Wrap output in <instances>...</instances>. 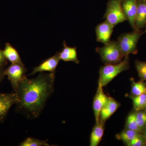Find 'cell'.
<instances>
[{"instance_id": "obj_27", "label": "cell", "mask_w": 146, "mask_h": 146, "mask_svg": "<svg viewBox=\"0 0 146 146\" xmlns=\"http://www.w3.org/2000/svg\"><path fill=\"white\" fill-rule=\"evenodd\" d=\"M141 133H142V135H143V136H144V138H145V139L146 142V128L145 129L142 131V132H141Z\"/></svg>"}, {"instance_id": "obj_4", "label": "cell", "mask_w": 146, "mask_h": 146, "mask_svg": "<svg viewBox=\"0 0 146 146\" xmlns=\"http://www.w3.org/2000/svg\"><path fill=\"white\" fill-rule=\"evenodd\" d=\"M145 31H133L122 34L118 37L117 42L124 57L129 54H136L138 53L137 44L139 39Z\"/></svg>"}, {"instance_id": "obj_8", "label": "cell", "mask_w": 146, "mask_h": 146, "mask_svg": "<svg viewBox=\"0 0 146 146\" xmlns=\"http://www.w3.org/2000/svg\"><path fill=\"white\" fill-rule=\"evenodd\" d=\"M102 86L98 84V87L96 94L94 97L93 102V109L96 123L99 122L100 113L102 108L106 104L109 96L105 94Z\"/></svg>"}, {"instance_id": "obj_25", "label": "cell", "mask_w": 146, "mask_h": 146, "mask_svg": "<svg viewBox=\"0 0 146 146\" xmlns=\"http://www.w3.org/2000/svg\"><path fill=\"white\" fill-rule=\"evenodd\" d=\"M7 60L4 54L3 51L0 49V68H3L7 64Z\"/></svg>"}, {"instance_id": "obj_3", "label": "cell", "mask_w": 146, "mask_h": 146, "mask_svg": "<svg viewBox=\"0 0 146 146\" xmlns=\"http://www.w3.org/2000/svg\"><path fill=\"white\" fill-rule=\"evenodd\" d=\"M96 50L105 64H117L125 57L117 41H110L104 46L97 47Z\"/></svg>"}, {"instance_id": "obj_12", "label": "cell", "mask_w": 146, "mask_h": 146, "mask_svg": "<svg viewBox=\"0 0 146 146\" xmlns=\"http://www.w3.org/2000/svg\"><path fill=\"white\" fill-rule=\"evenodd\" d=\"M120 106L121 104L119 102L112 97L109 96L107 103L101 110L99 121L105 123L117 110Z\"/></svg>"}, {"instance_id": "obj_7", "label": "cell", "mask_w": 146, "mask_h": 146, "mask_svg": "<svg viewBox=\"0 0 146 146\" xmlns=\"http://www.w3.org/2000/svg\"><path fill=\"white\" fill-rule=\"evenodd\" d=\"M17 102L18 97L15 92L10 94H0V123L5 120L11 108Z\"/></svg>"}, {"instance_id": "obj_21", "label": "cell", "mask_w": 146, "mask_h": 146, "mask_svg": "<svg viewBox=\"0 0 146 146\" xmlns=\"http://www.w3.org/2000/svg\"><path fill=\"white\" fill-rule=\"evenodd\" d=\"M20 146H49V144L46 141L40 140L34 138H26L19 145Z\"/></svg>"}, {"instance_id": "obj_2", "label": "cell", "mask_w": 146, "mask_h": 146, "mask_svg": "<svg viewBox=\"0 0 146 146\" xmlns=\"http://www.w3.org/2000/svg\"><path fill=\"white\" fill-rule=\"evenodd\" d=\"M129 55L126 56L120 63L115 64H105L101 67L98 83L103 87L107 86L120 73L130 68Z\"/></svg>"}, {"instance_id": "obj_22", "label": "cell", "mask_w": 146, "mask_h": 146, "mask_svg": "<svg viewBox=\"0 0 146 146\" xmlns=\"http://www.w3.org/2000/svg\"><path fill=\"white\" fill-rule=\"evenodd\" d=\"M135 67L141 81L146 80V62L136 60Z\"/></svg>"}, {"instance_id": "obj_13", "label": "cell", "mask_w": 146, "mask_h": 146, "mask_svg": "<svg viewBox=\"0 0 146 146\" xmlns=\"http://www.w3.org/2000/svg\"><path fill=\"white\" fill-rule=\"evenodd\" d=\"M137 10L135 27L136 31H140L146 26V0H137Z\"/></svg>"}, {"instance_id": "obj_19", "label": "cell", "mask_w": 146, "mask_h": 146, "mask_svg": "<svg viewBox=\"0 0 146 146\" xmlns=\"http://www.w3.org/2000/svg\"><path fill=\"white\" fill-rule=\"evenodd\" d=\"M125 128L131 129L141 133L142 130L138 126L136 121V112L130 113L127 118Z\"/></svg>"}, {"instance_id": "obj_28", "label": "cell", "mask_w": 146, "mask_h": 146, "mask_svg": "<svg viewBox=\"0 0 146 146\" xmlns=\"http://www.w3.org/2000/svg\"><path fill=\"white\" fill-rule=\"evenodd\" d=\"M145 112H146V106H145Z\"/></svg>"}, {"instance_id": "obj_9", "label": "cell", "mask_w": 146, "mask_h": 146, "mask_svg": "<svg viewBox=\"0 0 146 146\" xmlns=\"http://www.w3.org/2000/svg\"><path fill=\"white\" fill-rule=\"evenodd\" d=\"M121 6L131 27L134 31H136L135 22L137 10V0H123Z\"/></svg>"}, {"instance_id": "obj_17", "label": "cell", "mask_w": 146, "mask_h": 146, "mask_svg": "<svg viewBox=\"0 0 146 146\" xmlns=\"http://www.w3.org/2000/svg\"><path fill=\"white\" fill-rule=\"evenodd\" d=\"M141 133L125 128L119 133L116 135V138L119 140L122 141L125 145L133 140L134 138L139 136Z\"/></svg>"}, {"instance_id": "obj_16", "label": "cell", "mask_w": 146, "mask_h": 146, "mask_svg": "<svg viewBox=\"0 0 146 146\" xmlns=\"http://www.w3.org/2000/svg\"><path fill=\"white\" fill-rule=\"evenodd\" d=\"M3 51L4 54L7 59L11 63H20L24 64L17 50L13 48L9 43L5 44Z\"/></svg>"}, {"instance_id": "obj_18", "label": "cell", "mask_w": 146, "mask_h": 146, "mask_svg": "<svg viewBox=\"0 0 146 146\" xmlns=\"http://www.w3.org/2000/svg\"><path fill=\"white\" fill-rule=\"evenodd\" d=\"M131 82V94L133 96L146 94V82L143 81L136 82L134 79H130Z\"/></svg>"}, {"instance_id": "obj_11", "label": "cell", "mask_w": 146, "mask_h": 146, "mask_svg": "<svg viewBox=\"0 0 146 146\" xmlns=\"http://www.w3.org/2000/svg\"><path fill=\"white\" fill-rule=\"evenodd\" d=\"M114 28L106 21L98 25L96 28L97 41L104 44L108 43L110 41Z\"/></svg>"}, {"instance_id": "obj_6", "label": "cell", "mask_w": 146, "mask_h": 146, "mask_svg": "<svg viewBox=\"0 0 146 146\" xmlns=\"http://www.w3.org/2000/svg\"><path fill=\"white\" fill-rule=\"evenodd\" d=\"M27 70L24 64L17 63H11L4 70V74L7 76L14 91H16L19 82L26 77Z\"/></svg>"}, {"instance_id": "obj_23", "label": "cell", "mask_w": 146, "mask_h": 146, "mask_svg": "<svg viewBox=\"0 0 146 146\" xmlns=\"http://www.w3.org/2000/svg\"><path fill=\"white\" fill-rule=\"evenodd\" d=\"M136 116L138 126L142 132L146 128V113L142 110L136 111Z\"/></svg>"}, {"instance_id": "obj_14", "label": "cell", "mask_w": 146, "mask_h": 146, "mask_svg": "<svg viewBox=\"0 0 146 146\" xmlns=\"http://www.w3.org/2000/svg\"><path fill=\"white\" fill-rule=\"evenodd\" d=\"M63 48L61 51L59 52L60 60L64 61H72L76 64H79V60L78 58L76 47L72 48L68 46L65 41L63 42Z\"/></svg>"}, {"instance_id": "obj_24", "label": "cell", "mask_w": 146, "mask_h": 146, "mask_svg": "<svg viewBox=\"0 0 146 146\" xmlns=\"http://www.w3.org/2000/svg\"><path fill=\"white\" fill-rule=\"evenodd\" d=\"M145 139L141 133L127 145L128 146H144L146 145Z\"/></svg>"}, {"instance_id": "obj_15", "label": "cell", "mask_w": 146, "mask_h": 146, "mask_svg": "<svg viewBox=\"0 0 146 146\" xmlns=\"http://www.w3.org/2000/svg\"><path fill=\"white\" fill-rule=\"evenodd\" d=\"M105 123L99 121L96 123L91 132L90 137V146L98 145L102 141L104 131Z\"/></svg>"}, {"instance_id": "obj_29", "label": "cell", "mask_w": 146, "mask_h": 146, "mask_svg": "<svg viewBox=\"0 0 146 146\" xmlns=\"http://www.w3.org/2000/svg\"><path fill=\"white\" fill-rule=\"evenodd\" d=\"M145 31L146 32V27H145Z\"/></svg>"}, {"instance_id": "obj_20", "label": "cell", "mask_w": 146, "mask_h": 146, "mask_svg": "<svg viewBox=\"0 0 146 146\" xmlns=\"http://www.w3.org/2000/svg\"><path fill=\"white\" fill-rule=\"evenodd\" d=\"M133 107L136 111H141L145 109L146 105V94L131 97Z\"/></svg>"}, {"instance_id": "obj_10", "label": "cell", "mask_w": 146, "mask_h": 146, "mask_svg": "<svg viewBox=\"0 0 146 146\" xmlns=\"http://www.w3.org/2000/svg\"><path fill=\"white\" fill-rule=\"evenodd\" d=\"M60 60L59 52H57L54 55L45 60L38 66L33 68V71L29 75H32L38 72H55Z\"/></svg>"}, {"instance_id": "obj_1", "label": "cell", "mask_w": 146, "mask_h": 146, "mask_svg": "<svg viewBox=\"0 0 146 146\" xmlns=\"http://www.w3.org/2000/svg\"><path fill=\"white\" fill-rule=\"evenodd\" d=\"M54 80L55 72H40L37 77L31 79L25 77L15 91L18 97L17 110L29 118L38 117L53 93Z\"/></svg>"}, {"instance_id": "obj_26", "label": "cell", "mask_w": 146, "mask_h": 146, "mask_svg": "<svg viewBox=\"0 0 146 146\" xmlns=\"http://www.w3.org/2000/svg\"><path fill=\"white\" fill-rule=\"evenodd\" d=\"M4 70H3V68H0V82L3 78L5 76L4 74Z\"/></svg>"}, {"instance_id": "obj_5", "label": "cell", "mask_w": 146, "mask_h": 146, "mask_svg": "<svg viewBox=\"0 0 146 146\" xmlns=\"http://www.w3.org/2000/svg\"><path fill=\"white\" fill-rule=\"evenodd\" d=\"M123 0H108L104 18L115 27L118 24L127 21L121 6Z\"/></svg>"}]
</instances>
